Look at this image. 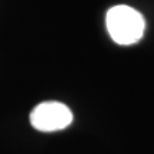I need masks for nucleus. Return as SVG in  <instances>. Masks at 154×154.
Here are the masks:
<instances>
[{
  "label": "nucleus",
  "mask_w": 154,
  "mask_h": 154,
  "mask_svg": "<svg viewBox=\"0 0 154 154\" xmlns=\"http://www.w3.org/2000/svg\"><path fill=\"white\" fill-rule=\"evenodd\" d=\"M106 24L111 38L121 46H130L140 42L146 29L144 17L126 5L111 7L107 11Z\"/></svg>",
  "instance_id": "1"
},
{
  "label": "nucleus",
  "mask_w": 154,
  "mask_h": 154,
  "mask_svg": "<svg viewBox=\"0 0 154 154\" xmlns=\"http://www.w3.org/2000/svg\"><path fill=\"white\" fill-rule=\"evenodd\" d=\"M73 113L59 101H43L30 113V123L38 131H59L72 124Z\"/></svg>",
  "instance_id": "2"
}]
</instances>
